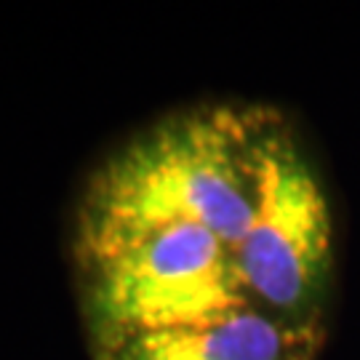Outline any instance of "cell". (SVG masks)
Listing matches in <instances>:
<instances>
[{"mask_svg":"<svg viewBox=\"0 0 360 360\" xmlns=\"http://www.w3.org/2000/svg\"><path fill=\"white\" fill-rule=\"evenodd\" d=\"M326 328L291 326L259 307L94 347L96 360H318Z\"/></svg>","mask_w":360,"mask_h":360,"instance_id":"4","label":"cell"},{"mask_svg":"<svg viewBox=\"0 0 360 360\" xmlns=\"http://www.w3.org/2000/svg\"><path fill=\"white\" fill-rule=\"evenodd\" d=\"M238 267L254 304L291 326L326 328L334 283V214L291 117L257 104L251 221Z\"/></svg>","mask_w":360,"mask_h":360,"instance_id":"2","label":"cell"},{"mask_svg":"<svg viewBox=\"0 0 360 360\" xmlns=\"http://www.w3.org/2000/svg\"><path fill=\"white\" fill-rule=\"evenodd\" d=\"M80 275L91 347L257 307L238 267V251L198 227L155 232L80 267Z\"/></svg>","mask_w":360,"mask_h":360,"instance_id":"3","label":"cell"},{"mask_svg":"<svg viewBox=\"0 0 360 360\" xmlns=\"http://www.w3.org/2000/svg\"><path fill=\"white\" fill-rule=\"evenodd\" d=\"M257 104H198L134 134L91 174L75 217L80 267L155 232L198 227L238 251L251 221Z\"/></svg>","mask_w":360,"mask_h":360,"instance_id":"1","label":"cell"}]
</instances>
